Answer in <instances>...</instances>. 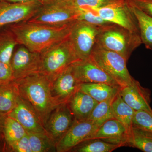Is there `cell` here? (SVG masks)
Returning a JSON list of instances; mask_svg holds the SVG:
<instances>
[{"label": "cell", "mask_w": 152, "mask_h": 152, "mask_svg": "<svg viewBox=\"0 0 152 152\" xmlns=\"http://www.w3.org/2000/svg\"><path fill=\"white\" fill-rule=\"evenodd\" d=\"M34 15L27 21L48 26H65L78 20L80 13L62 0H42Z\"/></svg>", "instance_id": "obj_6"}, {"label": "cell", "mask_w": 152, "mask_h": 152, "mask_svg": "<svg viewBox=\"0 0 152 152\" xmlns=\"http://www.w3.org/2000/svg\"></svg>", "instance_id": "obj_39"}, {"label": "cell", "mask_w": 152, "mask_h": 152, "mask_svg": "<svg viewBox=\"0 0 152 152\" xmlns=\"http://www.w3.org/2000/svg\"><path fill=\"white\" fill-rule=\"evenodd\" d=\"M19 96L15 81L0 84V113L7 115L16 104Z\"/></svg>", "instance_id": "obj_21"}, {"label": "cell", "mask_w": 152, "mask_h": 152, "mask_svg": "<svg viewBox=\"0 0 152 152\" xmlns=\"http://www.w3.org/2000/svg\"><path fill=\"white\" fill-rule=\"evenodd\" d=\"M18 42L8 28L0 31V62L10 64L14 49Z\"/></svg>", "instance_id": "obj_23"}, {"label": "cell", "mask_w": 152, "mask_h": 152, "mask_svg": "<svg viewBox=\"0 0 152 152\" xmlns=\"http://www.w3.org/2000/svg\"><path fill=\"white\" fill-rule=\"evenodd\" d=\"M14 80L39 72L41 56L39 53L31 51L21 46L14 52L11 61Z\"/></svg>", "instance_id": "obj_11"}, {"label": "cell", "mask_w": 152, "mask_h": 152, "mask_svg": "<svg viewBox=\"0 0 152 152\" xmlns=\"http://www.w3.org/2000/svg\"><path fill=\"white\" fill-rule=\"evenodd\" d=\"M76 79L81 83H103L114 86L119 85L90 58L79 60L72 65Z\"/></svg>", "instance_id": "obj_14"}, {"label": "cell", "mask_w": 152, "mask_h": 152, "mask_svg": "<svg viewBox=\"0 0 152 152\" xmlns=\"http://www.w3.org/2000/svg\"><path fill=\"white\" fill-rule=\"evenodd\" d=\"M39 1H42V0H39Z\"/></svg>", "instance_id": "obj_37"}, {"label": "cell", "mask_w": 152, "mask_h": 152, "mask_svg": "<svg viewBox=\"0 0 152 152\" xmlns=\"http://www.w3.org/2000/svg\"><path fill=\"white\" fill-rule=\"evenodd\" d=\"M7 116L18 121L24 128L27 132L48 134L39 117L20 94L15 107Z\"/></svg>", "instance_id": "obj_15"}, {"label": "cell", "mask_w": 152, "mask_h": 152, "mask_svg": "<svg viewBox=\"0 0 152 152\" xmlns=\"http://www.w3.org/2000/svg\"><path fill=\"white\" fill-rule=\"evenodd\" d=\"M132 127L145 131L152 137V112L136 111L133 118Z\"/></svg>", "instance_id": "obj_30"}, {"label": "cell", "mask_w": 152, "mask_h": 152, "mask_svg": "<svg viewBox=\"0 0 152 152\" xmlns=\"http://www.w3.org/2000/svg\"><path fill=\"white\" fill-rule=\"evenodd\" d=\"M114 118L124 126L128 133L132 128V120L135 111L123 100L119 94L114 97L112 103Z\"/></svg>", "instance_id": "obj_22"}, {"label": "cell", "mask_w": 152, "mask_h": 152, "mask_svg": "<svg viewBox=\"0 0 152 152\" xmlns=\"http://www.w3.org/2000/svg\"><path fill=\"white\" fill-rule=\"evenodd\" d=\"M68 6L79 11L86 7L100 8L124 0H62Z\"/></svg>", "instance_id": "obj_29"}, {"label": "cell", "mask_w": 152, "mask_h": 152, "mask_svg": "<svg viewBox=\"0 0 152 152\" xmlns=\"http://www.w3.org/2000/svg\"><path fill=\"white\" fill-rule=\"evenodd\" d=\"M90 58L115 81L121 88L135 80L126 66L127 61L115 52L106 50L95 44Z\"/></svg>", "instance_id": "obj_5"}, {"label": "cell", "mask_w": 152, "mask_h": 152, "mask_svg": "<svg viewBox=\"0 0 152 152\" xmlns=\"http://www.w3.org/2000/svg\"><path fill=\"white\" fill-rule=\"evenodd\" d=\"M4 133L5 141L9 145L22 138L26 134L27 132L18 121L7 116L4 124Z\"/></svg>", "instance_id": "obj_26"}, {"label": "cell", "mask_w": 152, "mask_h": 152, "mask_svg": "<svg viewBox=\"0 0 152 152\" xmlns=\"http://www.w3.org/2000/svg\"><path fill=\"white\" fill-rule=\"evenodd\" d=\"M99 128L88 121L75 120L69 129L56 144L57 151H68L79 144L91 140Z\"/></svg>", "instance_id": "obj_12"}, {"label": "cell", "mask_w": 152, "mask_h": 152, "mask_svg": "<svg viewBox=\"0 0 152 152\" xmlns=\"http://www.w3.org/2000/svg\"><path fill=\"white\" fill-rule=\"evenodd\" d=\"M75 120L68 104H63L51 113L44 127L49 137L57 143L69 129Z\"/></svg>", "instance_id": "obj_10"}, {"label": "cell", "mask_w": 152, "mask_h": 152, "mask_svg": "<svg viewBox=\"0 0 152 152\" xmlns=\"http://www.w3.org/2000/svg\"><path fill=\"white\" fill-rule=\"evenodd\" d=\"M0 1H1V0H0Z\"/></svg>", "instance_id": "obj_38"}, {"label": "cell", "mask_w": 152, "mask_h": 152, "mask_svg": "<svg viewBox=\"0 0 152 152\" xmlns=\"http://www.w3.org/2000/svg\"><path fill=\"white\" fill-rule=\"evenodd\" d=\"M40 56L39 72L51 81L73 63L80 60L76 55L70 35L44 50Z\"/></svg>", "instance_id": "obj_4"}, {"label": "cell", "mask_w": 152, "mask_h": 152, "mask_svg": "<svg viewBox=\"0 0 152 152\" xmlns=\"http://www.w3.org/2000/svg\"><path fill=\"white\" fill-rule=\"evenodd\" d=\"M98 103L89 95L79 90L67 104L76 121H83L88 120Z\"/></svg>", "instance_id": "obj_18"}, {"label": "cell", "mask_w": 152, "mask_h": 152, "mask_svg": "<svg viewBox=\"0 0 152 152\" xmlns=\"http://www.w3.org/2000/svg\"><path fill=\"white\" fill-rule=\"evenodd\" d=\"M51 82L52 97L58 106L67 104L78 91L80 84L75 77L72 65Z\"/></svg>", "instance_id": "obj_13"}, {"label": "cell", "mask_w": 152, "mask_h": 152, "mask_svg": "<svg viewBox=\"0 0 152 152\" xmlns=\"http://www.w3.org/2000/svg\"><path fill=\"white\" fill-rule=\"evenodd\" d=\"M148 15L152 17V0H127Z\"/></svg>", "instance_id": "obj_34"}, {"label": "cell", "mask_w": 152, "mask_h": 152, "mask_svg": "<svg viewBox=\"0 0 152 152\" xmlns=\"http://www.w3.org/2000/svg\"><path fill=\"white\" fill-rule=\"evenodd\" d=\"M114 98L98 103L87 121L99 127L108 120L115 118L112 107Z\"/></svg>", "instance_id": "obj_25"}, {"label": "cell", "mask_w": 152, "mask_h": 152, "mask_svg": "<svg viewBox=\"0 0 152 152\" xmlns=\"http://www.w3.org/2000/svg\"><path fill=\"white\" fill-rule=\"evenodd\" d=\"M96 43L106 50L119 54L128 61L142 42L139 34L112 23L101 28Z\"/></svg>", "instance_id": "obj_3"}, {"label": "cell", "mask_w": 152, "mask_h": 152, "mask_svg": "<svg viewBox=\"0 0 152 152\" xmlns=\"http://www.w3.org/2000/svg\"><path fill=\"white\" fill-rule=\"evenodd\" d=\"M127 145L145 152H152V137L145 131L132 127L128 136Z\"/></svg>", "instance_id": "obj_24"}, {"label": "cell", "mask_w": 152, "mask_h": 152, "mask_svg": "<svg viewBox=\"0 0 152 152\" xmlns=\"http://www.w3.org/2000/svg\"><path fill=\"white\" fill-rule=\"evenodd\" d=\"M77 21L60 26L27 21L7 26L14 34L18 44L23 45L31 51L41 53L69 37Z\"/></svg>", "instance_id": "obj_1"}, {"label": "cell", "mask_w": 152, "mask_h": 152, "mask_svg": "<svg viewBox=\"0 0 152 152\" xmlns=\"http://www.w3.org/2000/svg\"><path fill=\"white\" fill-rule=\"evenodd\" d=\"M126 1L137 21L142 44L147 49L152 51V17L145 13L127 0Z\"/></svg>", "instance_id": "obj_20"}, {"label": "cell", "mask_w": 152, "mask_h": 152, "mask_svg": "<svg viewBox=\"0 0 152 152\" xmlns=\"http://www.w3.org/2000/svg\"><path fill=\"white\" fill-rule=\"evenodd\" d=\"M119 94L123 100L135 111L152 112L150 90L142 87L136 80L132 84L120 88Z\"/></svg>", "instance_id": "obj_16"}, {"label": "cell", "mask_w": 152, "mask_h": 152, "mask_svg": "<svg viewBox=\"0 0 152 152\" xmlns=\"http://www.w3.org/2000/svg\"><path fill=\"white\" fill-rule=\"evenodd\" d=\"M101 18L140 35L138 23L126 0L100 8H95Z\"/></svg>", "instance_id": "obj_9"}, {"label": "cell", "mask_w": 152, "mask_h": 152, "mask_svg": "<svg viewBox=\"0 0 152 152\" xmlns=\"http://www.w3.org/2000/svg\"><path fill=\"white\" fill-rule=\"evenodd\" d=\"M85 142H86L77 148L75 151L111 152L121 147L120 145L108 142L100 139H91Z\"/></svg>", "instance_id": "obj_27"}, {"label": "cell", "mask_w": 152, "mask_h": 152, "mask_svg": "<svg viewBox=\"0 0 152 152\" xmlns=\"http://www.w3.org/2000/svg\"><path fill=\"white\" fill-rule=\"evenodd\" d=\"M32 152H47L50 150L54 142L46 134L27 132Z\"/></svg>", "instance_id": "obj_28"}, {"label": "cell", "mask_w": 152, "mask_h": 152, "mask_svg": "<svg viewBox=\"0 0 152 152\" xmlns=\"http://www.w3.org/2000/svg\"><path fill=\"white\" fill-rule=\"evenodd\" d=\"M120 88L103 83H81L79 90L100 102L115 97Z\"/></svg>", "instance_id": "obj_19"}, {"label": "cell", "mask_w": 152, "mask_h": 152, "mask_svg": "<svg viewBox=\"0 0 152 152\" xmlns=\"http://www.w3.org/2000/svg\"><path fill=\"white\" fill-rule=\"evenodd\" d=\"M14 81L20 96L34 109L44 126L51 113L58 106L52 97L51 82L40 72Z\"/></svg>", "instance_id": "obj_2"}, {"label": "cell", "mask_w": 152, "mask_h": 152, "mask_svg": "<svg viewBox=\"0 0 152 152\" xmlns=\"http://www.w3.org/2000/svg\"><path fill=\"white\" fill-rule=\"evenodd\" d=\"M8 145L13 151L32 152L27 133L20 140Z\"/></svg>", "instance_id": "obj_32"}, {"label": "cell", "mask_w": 152, "mask_h": 152, "mask_svg": "<svg viewBox=\"0 0 152 152\" xmlns=\"http://www.w3.org/2000/svg\"><path fill=\"white\" fill-rule=\"evenodd\" d=\"M12 80L13 73L11 64L0 62V84Z\"/></svg>", "instance_id": "obj_33"}, {"label": "cell", "mask_w": 152, "mask_h": 152, "mask_svg": "<svg viewBox=\"0 0 152 152\" xmlns=\"http://www.w3.org/2000/svg\"><path fill=\"white\" fill-rule=\"evenodd\" d=\"M6 1L12 3H24L27 2L31 1H39V0H1V1Z\"/></svg>", "instance_id": "obj_36"}, {"label": "cell", "mask_w": 152, "mask_h": 152, "mask_svg": "<svg viewBox=\"0 0 152 152\" xmlns=\"http://www.w3.org/2000/svg\"><path fill=\"white\" fill-rule=\"evenodd\" d=\"M129 133L124 126L115 118L111 119L101 125L91 139H100L104 141L127 145Z\"/></svg>", "instance_id": "obj_17"}, {"label": "cell", "mask_w": 152, "mask_h": 152, "mask_svg": "<svg viewBox=\"0 0 152 152\" xmlns=\"http://www.w3.org/2000/svg\"><path fill=\"white\" fill-rule=\"evenodd\" d=\"M6 116L7 115L0 113V140L2 138H4V127L5 119Z\"/></svg>", "instance_id": "obj_35"}, {"label": "cell", "mask_w": 152, "mask_h": 152, "mask_svg": "<svg viewBox=\"0 0 152 152\" xmlns=\"http://www.w3.org/2000/svg\"><path fill=\"white\" fill-rule=\"evenodd\" d=\"M80 12L81 14L79 20L99 27L104 26L112 23L101 18L94 8L86 7L80 10Z\"/></svg>", "instance_id": "obj_31"}, {"label": "cell", "mask_w": 152, "mask_h": 152, "mask_svg": "<svg viewBox=\"0 0 152 152\" xmlns=\"http://www.w3.org/2000/svg\"><path fill=\"white\" fill-rule=\"evenodd\" d=\"M41 5L40 1L24 3L0 1V28L27 21L34 15Z\"/></svg>", "instance_id": "obj_8"}, {"label": "cell", "mask_w": 152, "mask_h": 152, "mask_svg": "<svg viewBox=\"0 0 152 152\" xmlns=\"http://www.w3.org/2000/svg\"><path fill=\"white\" fill-rule=\"evenodd\" d=\"M101 27L81 20L74 24L70 38L79 59L90 58Z\"/></svg>", "instance_id": "obj_7"}]
</instances>
